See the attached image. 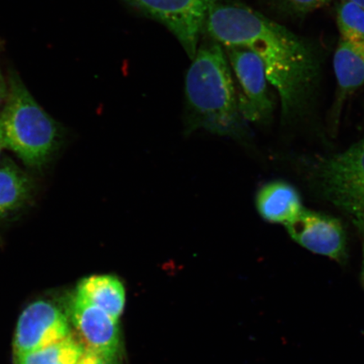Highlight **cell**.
<instances>
[{
  "mask_svg": "<svg viewBox=\"0 0 364 364\" xmlns=\"http://www.w3.org/2000/svg\"><path fill=\"white\" fill-rule=\"evenodd\" d=\"M224 48V47H223ZM235 78L239 108L245 120L263 124L270 120L273 102L260 58L244 48H224Z\"/></svg>",
  "mask_w": 364,
  "mask_h": 364,
  "instance_id": "cell-6",
  "label": "cell"
},
{
  "mask_svg": "<svg viewBox=\"0 0 364 364\" xmlns=\"http://www.w3.org/2000/svg\"><path fill=\"white\" fill-rule=\"evenodd\" d=\"M33 181L12 163L0 167V218L24 206L33 194Z\"/></svg>",
  "mask_w": 364,
  "mask_h": 364,
  "instance_id": "cell-13",
  "label": "cell"
},
{
  "mask_svg": "<svg viewBox=\"0 0 364 364\" xmlns=\"http://www.w3.org/2000/svg\"><path fill=\"white\" fill-rule=\"evenodd\" d=\"M118 356L102 354L85 350L83 356L77 364H118Z\"/></svg>",
  "mask_w": 364,
  "mask_h": 364,
  "instance_id": "cell-17",
  "label": "cell"
},
{
  "mask_svg": "<svg viewBox=\"0 0 364 364\" xmlns=\"http://www.w3.org/2000/svg\"><path fill=\"white\" fill-rule=\"evenodd\" d=\"M84 345L74 334L48 347L15 358L16 364H77L85 352Z\"/></svg>",
  "mask_w": 364,
  "mask_h": 364,
  "instance_id": "cell-14",
  "label": "cell"
},
{
  "mask_svg": "<svg viewBox=\"0 0 364 364\" xmlns=\"http://www.w3.org/2000/svg\"><path fill=\"white\" fill-rule=\"evenodd\" d=\"M55 122L22 83L11 75L10 86L0 110V143L11 150L26 166L43 167L59 142Z\"/></svg>",
  "mask_w": 364,
  "mask_h": 364,
  "instance_id": "cell-3",
  "label": "cell"
},
{
  "mask_svg": "<svg viewBox=\"0 0 364 364\" xmlns=\"http://www.w3.org/2000/svg\"><path fill=\"white\" fill-rule=\"evenodd\" d=\"M332 0H269L271 6L282 15L295 18H304L326 6Z\"/></svg>",
  "mask_w": 364,
  "mask_h": 364,
  "instance_id": "cell-16",
  "label": "cell"
},
{
  "mask_svg": "<svg viewBox=\"0 0 364 364\" xmlns=\"http://www.w3.org/2000/svg\"><path fill=\"white\" fill-rule=\"evenodd\" d=\"M341 40L364 45V9L349 1H341L336 10Z\"/></svg>",
  "mask_w": 364,
  "mask_h": 364,
  "instance_id": "cell-15",
  "label": "cell"
},
{
  "mask_svg": "<svg viewBox=\"0 0 364 364\" xmlns=\"http://www.w3.org/2000/svg\"><path fill=\"white\" fill-rule=\"evenodd\" d=\"M333 67L338 85L336 111L339 103L364 85V45L340 40L334 54Z\"/></svg>",
  "mask_w": 364,
  "mask_h": 364,
  "instance_id": "cell-12",
  "label": "cell"
},
{
  "mask_svg": "<svg viewBox=\"0 0 364 364\" xmlns=\"http://www.w3.org/2000/svg\"><path fill=\"white\" fill-rule=\"evenodd\" d=\"M3 149H4L3 145L1 143H0V153H1Z\"/></svg>",
  "mask_w": 364,
  "mask_h": 364,
  "instance_id": "cell-21",
  "label": "cell"
},
{
  "mask_svg": "<svg viewBox=\"0 0 364 364\" xmlns=\"http://www.w3.org/2000/svg\"><path fill=\"white\" fill-rule=\"evenodd\" d=\"M6 82H4L3 76L0 74V106L4 102H6L8 90L6 89Z\"/></svg>",
  "mask_w": 364,
  "mask_h": 364,
  "instance_id": "cell-18",
  "label": "cell"
},
{
  "mask_svg": "<svg viewBox=\"0 0 364 364\" xmlns=\"http://www.w3.org/2000/svg\"><path fill=\"white\" fill-rule=\"evenodd\" d=\"M285 228L290 237L309 252L328 257L340 265L347 264V234L338 218L304 208Z\"/></svg>",
  "mask_w": 364,
  "mask_h": 364,
  "instance_id": "cell-8",
  "label": "cell"
},
{
  "mask_svg": "<svg viewBox=\"0 0 364 364\" xmlns=\"http://www.w3.org/2000/svg\"><path fill=\"white\" fill-rule=\"evenodd\" d=\"M203 30L223 47L247 48L261 59L268 82L279 95L285 121L306 115L321 74L315 44L239 2L218 0Z\"/></svg>",
  "mask_w": 364,
  "mask_h": 364,
  "instance_id": "cell-1",
  "label": "cell"
},
{
  "mask_svg": "<svg viewBox=\"0 0 364 364\" xmlns=\"http://www.w3.org/2000/svg\"><path fill=\"white\" fill-rule=\"evenodd\" d=\"M94 306L103 309L116 320H119L125 306V289L117 277L94 275L80 282L75 293Z\"/></svg>",
  "mask_w": 364,
  "mask_h": 364,
  "instance_id": "cell-11",
  "label": "cell"
},
{
  "mask_svg": "<svg viewBox=\"0 0 364 364\" xmlns=\"http://www.w3.org/2000/svg\"><path fill=\"white\" fill-rule=\"evenodd\" d=\"M191 127L213 134L245 136L237 94L225 50L212 41L198 48L185 81Z\"/></svg>",
  "mask_w": 364,
  "mask_h": 364,
  "instance_id": "cell-2",
  "label": "cell"
},
{
  "mask_svg": "<svg viewBox=\"0 0 364 364\" xmlns=\"http://www.w3.org/2000/svg\"><path fill=\"white\" fill-rule=\"evenodd\" d=\"M256 204L263 220L284 226L294 221L304 209L299 191L284 181L264 185L258 191Z\"/></svg>",
  "mask_w": 364,
  "mask_h": 364,
  "instance_id": "cell-10",
  "label": "cell"
},
{
  "mask_svg": "<svg viewBox=\"0 0 364 364\" xmlns=\"http://www.w3.org/2000/svg\"><path fill=\"white\" fill-rule=\"evenodd\" d=\"M344 1L353 2L364 9V0H344Z\"/></svg>",
  "mask_w": 364,
  "mask_h": 364,
  "instance_id": "cell-20",
  "label": "cell"
},
{
  "mask_svg": "<svg viewBox=\"0 0 364 364\" xmlns=\"http://www.w3.org/2000/svg\"><path fill=\"white\" fill-rule=\"evenodd\" d=\"M363 260H362V269H361V282L364 288V239L363 240Z\"/></svg>",
  "mask_w": 364,
  "mask_h": 364,
  "instance_id": "cell-19",
  "label": "cell"
},
{
  "mask_svg": "<svg viewBox=\"0 0 364 364\" xmlns=\"http://www.w3.org/2000/svg\"><path fill=\"white\" fill-rule=\"evenodd\" d=\"M73 335L70 316L48 300L29 304L18 318L13 350L15 358L65 340Z\"/></svg>",
  "mask_w": 364,
  "mask_h": 364,
  "instance_id": "cell-7",
  "label": "cell"
},
{
  "mask_svg": "<svg viewBox=\"0 0 364 364\" xmlns=\"http://www.w3.org/2000/svg\"><path fill=\"white\" fill-rule=\"evenodd\" d=\"M144 15L161 22L179 41L191 59L198 49L208 13L218 0H124Z\"/></svg>",
  "mask_w": 364,
  "mask_h": 364,
  "instance_id": "cell-5",
  "label": "cell"
},
{
  "mask_svg": "<svg viewBox=\"0 0 364 364\" xmlns=\"http://www.w3.org/2000/svg\"><path fill=\"white\" fill-rule=\"evenodd\" d=\"M301 162L312 192L347 215L364 234V134L343 152Z\"/></svg>",
  "mask_w": 364,
  "mask_h": 364,
  "instance_id": "cell-4",
  "label": "cell"
},
{
  "mask_svg": "<svg viewBox=\"0 0 364 364\" xmlns=\"http://www.w3.org/2000/svg\"><path fill=\"white\" fill-rule=\"evenodd\" d=\"M70 309L71 325L86 350L118 356L121 333L116 318L76 294L73 296Z\"/></svg>",
  "mask_w": 364,
  "mask_h": 364,
  "instance_id": "cell-9",
  "label": "cell"
}]
</instances>
